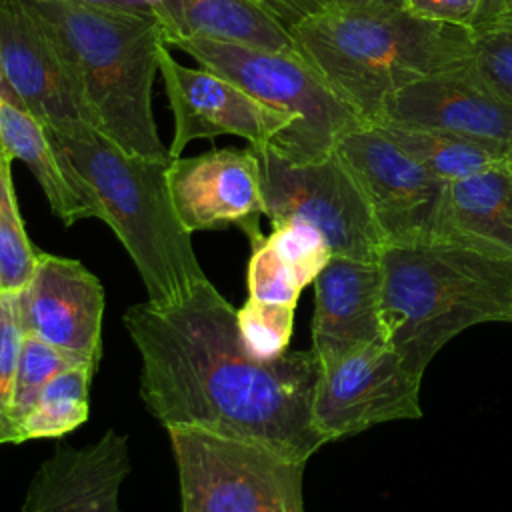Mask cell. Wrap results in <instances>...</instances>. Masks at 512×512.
I'll return each instance as SVG.
<instances>
[{
  "label": "cell",
  "mask_w": 512,
  "mask_h": 512,
  "mask_svg": "<svg viewBox=\"0 0 512 512\" xmlns=\"http://www.w3.org/2000/svg\"><path fill=\"white\" fill-rule=\"evenodd\" d=\"M124 326L142 360L140 398L164 428H200L304 464L326 444L314 422L312 348L252 354L238 310L208 278L172 304L130 306Z\"/></svg>",
  "instance_id": "obj_1"
},
{
  "label": "cell",
  "mask_w": 512,
  "mask_h": 512,
  "mask_svg": "<svg viewBox=\"0 0 512 512\" xmlns=\"http://www.w3.org/2000/svg\"><path fill=\"white\" fill-rule=\"evenodd\" d=\"M52 40L82 120L120 150L172 158L152 112L164 28L156 14L66 0H22Z\"/></svg>",
  "instance_id": "obj_2"
},
{
  "label": "cell",
  "mask_w": 512,
  "mask_h": 512,
  "mask_svg": "<svg viewBox=\"0 0 512 512\" xmlns=\"http://www.w3.org/2000/svg\"><path fill=\"white\" fill-rule=\"evenodd\" d=\"M296 52L362 120L400 88L472 58L474 30L428 22L402 0H372L292 26Z\"/></svg>",
  "instance_id": "obj_3"
},
{
  "label": "cell",
  "mask_w": 512,
  "mask_h": 512,
  "mask_svg": "<svg viewBox=\"0 0 512 512\" xmlns=\"http://www.w3.org/2000/svg\"><path fill=\"white\" fill-rule=\"evenodd\" d=\"M378 264L386 342L422 376L460 332L512 322V260L434 238L384 246Z\"/></svg>",
  "instance_id": "obj_4"
},
{
  "label": "cell",
  "mask_w": 512,
  "mask_h": 512,
  "mask_svg": "<svg viewBox=\"0 0 512 512\" xmlns=\"http://www.w3.org/2000/svg\"><path fill=\"white\" fill-rule=\"evenodd\" d=\"M48 132L58 154L90 186L100 220L114 230L130 254L150 304H172L206 280L192 248V234L172 204L168 188L172 158L132 156L88 124Z\"/></svg>",
  "instance_id": "obj_5"
},
{
  "label": "cell",
  "mask_w": 512,
  "mask_h": 512,
  "mask_svg": "<svg viewBox=\"0 0 512 512\" xmlns=\"http://www.w3.org/2000/svg\"><path fill=\"white\" fill-rule=\"evenodd\" d=\"M170 46L288 116L290 130L268 146L286 162L302 164L332 154L340 136L362 122L296 50H264L212 38H178Z\"/></svg>",
  "instance_id": "obj_6"
},
{
  "label": "cell",
  "mask_w": 512,
  "mask_h": 512,
  "mask_svg": "<svg viewBox=\"0 0 512 512\" xmlns=\"http://www.w3.org/2000/svg\"><path fill=\"white\" fill-rule=\"evenodd\" d=\"M182 512H304V462L200 428H166Z\"/></svg>",
  "instance_id": "obj_7"
},
{
  "label": "cell",
  "mask_w": 512,
  "mask_h": 512,
  "mask_svg": "<svg viewBox=\"0 0 512 512\" xmlns=\"http://www.w3.org/2000/svg\"><path fill=\"white\" fill-rule=\"evenodd\" d=\"M260 160L264 216L272 226L300 222L314 228L332 256L378 262L384 250L370 204L340 154L292 164L268 148Z\"/></svg>",
  "instance_id": "obj_8"
},
{
  "label": "cell",
  "mask_w": 512,
  "mask_h": 512,
  "mask_svg": "<svg viewBox=\"0 0 512 512\" xmlns=\"http://www.w3.org/2000/svg\"><path fill=\"white\" fill-rule=\"evenodd\" d=\"M336 152L358 180L384 246L436 238L448 182L404 154L370 122L344 132Z\"/></svg>",
  "instance_id": "obj_9"
},
{
  "label": "cell",
  "mask_w": 512,
  "mask_h": 512,
  "mask_svg": "<svg viewBox=\"0 0 512 512\" xmlns=\"http://www.w3.org/2000/svg\"><path fill=\"white\" fill-rule=\"evenodd\" d=\"M422 374L388 344H366L320 362L314 422L326 442L376 424L414 420L420 410Z\"/></svg>",
  "instance_id": "obj_10"
},
{
  "label": "cell",
  "mask_w": 512,
  "mask_h": 512,
  "mask_svg": "<svg viewBox=\"0 0 512 512\" xmlns=\"http://www.w3.org/2000/svg\"><path fill=\"white\" fill-rule=\"evenodd\" d=\"M158 72L174 114L172 158L196 140L240 136L252 148H268L292 126V120L258 102L244 88L208 68H188L176 62L166 44L158 50Z\"/></svg>",
  "instance_id": "obj_11"
},
{
  "label": "cell",
  "mask_w": 512,
  "mask_h": 512,
  "mask_svg": "<svg viewBox=\"0 0 512 512\" xmlns=\"http://www.w3.org/2000/svg\"><path fill=\"white\" fill-rule=\"evenodd\" d=\"M168 188L174 210L190 234L238 226L250 246L264 238L260 230V216H264L260 160L250 144L172 158Z\"/></svg>",
  "instance_id": "obj_12"
},
{
  "label": "cell",
  "mask_w": 512,
  "mask_h": 512,
  "mask_svg": "<svg viewBox=\"0 0 512 512\" xmlns=\"http://www.w3.org/2000/svg\"><path fill=\"white\" fill-rule=\"evenodd\" d=\"M104 288L78 260L38 252L28 284L18 292L20 322L76 362L98 368L102 358Z\"/></svg>",
  "instance_id": "obj_13"
},
{
  "label": "cell",
  "mask_w": 512,
  "mask_h": 512,
  "mask_svg": "<svg viewBox=\"0 0 512 512\" xmlns=\"http://www.w3.org/2000/svg\"><path fill=\"white\" fill-rule=\"evenodd\" d=\"M374 122L440 128L506 150L512 140V102L482 76L470 58L396 90Z\"/></svg>",
  "instance_id": "obj_14"
},
{
  "label": "cell",
  "mask_w": 512,
  "mask_h": 512,
  "mask_svg": "<svg viewBox=\"0 0 512 512\" xmlns=\"http://www.w3.org/2000/svg\"><path fill=\"white\" fill-rule=\"evenodd\" d=\"M0 64L22 108L46 130L86 124L52 40L22 0H0Z\"/></svg>",
  "instance_id": "obj_15"
},
{
  "label": "cell",
  "mask_w": 512,
  "mask_h": 512,
  "mask_svg": "<svg viewBox=\"0 0 512 512\" xmlns=\"http://www.w3.org/2000/svg\"><path fill=\"white\" fill-rule=\"evenodd\" d=\"M128 472V438L116 430L82 448L58 444L36 470L22 512H120Z\"/></svg>",
  "instance_id": "obj_16"
},
{
  "label": "cell",
  "mask_w": 512,
  "mask_h": 512,
  "mask_svg": "<svg viewBox=\"0 0 512 512\" xmlns=\"http://www.w3.org/2000/svg\"><path fill=\"white\" fill-rule=\"evenodd\" d=\"M312 352L320 362L386 342L380 264L330 256L314 278Z\"/></svg>",
  "instance_id": "obj_17"
},
{
  "label": "cell",
  "mask_w": 512,
  "mask_h": 512,
  "mask_svg": "<svg viewBox=\"0 0 512 512\" xmlns=\"http://www.w3.org/2000/svg\"><path fill=\"white\" fill-rule=\"evenodd\" d=\"M436 238L512 260V168L504 158L448 182Z\"/></svg>",
  "instance_id": "obj_18"
},
{
  "label": "cell",
  "mask_w": 512,
  "mask_h": 512,
  "mask_svg": "<svg viewBox=\"0 0 512 512\" xmlns=\"http://www.w3.org/2000/svg\"><path fill=\"white\" fill-rule=\"evenodd\" d=\"M164 28V44L212 38L264 50H296L290 32L260 0H148Z\"/></svg>",
  "instance_id": "obj_19"
},
{
  "label": "cell",
  "mask_w": 512,
  "mask_h": 512,
  "mask_svg": "<svg viewBox=\"0 0 512 512\" xmlns=\"http://www.w3.org/2000/svg\"><path fill=\"white\" fill-rule=\"evenodd\" d=\"M0 142L4 150L24 162L38 180L52 212L64 226L82 218H100L90 186L58 154L50 132L26 110L0 96Z\"/></svg>",
  "instance_id": "obj_20"
},
{
  "label": "cell",
  "mask_w": 512,
  "mask_h": 512,
  "mask_svg": "<svg viewBox=\"0 0 512 512\" xmlns=\"http://www.w3.org/2000/svg\"><path fill=\"white\" fill-rule=\"evenodd\" d=\"M378 126L404 154L444 182L470 176L504 158V148L456 132L394 122Z\"/></svg>",
  "instance_id": "obj_21"
},
{
  "label": "cell",
  "mask_w": 512,
  "mask_h": 512,
  "mask_svg": "<svg viewBox=\"0 0 512 512\" xmlns=\"http://www.w3.org/2000/svg\"><path fill=\"white\" fill-rule=\"evenodd\" d=\"M96 368L76 362L56 374L22 420L16 444L40 438H62L90 416V382Z\"/></svg>",
  "instance_id": "obj_22"
},
{
  "label": "cell",
  "mask_w": 512,
  "mask_h": 512,
  "mask_svg": "<svg viewBox=\"0 0 512 512\" xmlns=\"http://www.w3.org/2000/svg\"><path fill=\"white\" fill-rule=\"evenodd\" d=\"M70 364H76V360L40 336L24 332L10 402L0 424V444H16L18 428L40 398L46 384Z\"/></svg>",
  "instance_id": "obj_23"
},
{
  "label": "cell",
  "mask_w": 512,
  "mask_h": 512,
  "mask_svg": "<svg viewBox=\"0 0 512 512\" xmlns=\"http://www.w3.org/2000/svg\"><path fill=\"white\" fill-rule=\"evenodd\" d=\"M12 156L0 154V292H20L36 266L34 250L12 184Z\"/></svg>",
  "instance_id": "obj_24"
},
{
  "label": "cell",
  "mask_w": 512,
  "mask_h": 512,
  "mask_svg": "<svg viewBox=\"0 0 512 512\" xmlns=\"http://www.w3.org/2000/svg\"><path fill=\"white\" fill-rule=\"evenodd\" d=\"M306 284L268 236L252 246L248 262V298L268 304L296 306Z\"/></svg>",
  "instance_id": "obj_25"
},
{
  "label": "cell",
  "mask_w": 512,
  "mask_h": 512,
  "mask_svg": "<svg viewBox=\"0 0 512 512\" xmlns=\"http://www.w3.org/2000/svg\"><path fill=\"white\" fill-rule=\"evenodd\" d=\"M296 306L246 300L238 310V326L252 354L276 358L288 350Z\"/></svg>",
  "instance_id": "obj_26"
},
{
  "label": "cell",
  "mask_w": 512,
  "mask_h": 512,
  "mask_svg": "<svg viewBox=\"0 0 512 512\" xmlns=\"http://www.w3.org/2000/svg\"><path fill=\"white\" fill-rule=\"evenodd\" d=\"M268 238L288 260V264L298 272L304 284L314 282L318 272L332 256L324 238L314 228L300 222L272 226Z\"/></svg>",
  "instance_id": "obj_27"
},
{
  "label": "cell",
  "mask_w": 512,
  "mask_h": 512,
  "mask_svg": "<svg viewBox=\"0 0 512 512\" xmlns=\"http://www.w3.org/2000/svg\"><path fill=\"white\" fill-rule=\"evenodd\" d=\"M472 62L482 76L512 102V32L500 28L474 30Z\"/></svg>",
  "instance_id": "obj_28"
},
{
  "label": "cell",
  "mask_w": 512,
  "mask_h": 512,
  "mask_svg": "<svg viewBox=\"0 0 512 512\" xmlns=\"http://www.w3.org/2000/svg\"><path fill=\"white\" fill-rule=\"evenodd\" d=\"M22 336L18 292H0V424L10 402Z\"/></svg>",
  "instance_id": "obj_29"
},
{
  "label": "cell",
  "mask_w": 512,
  "mask_h": 512,
  "mask_svg": "<svg viewBox=\"0 0 512 512\" xmlns=\"http://www.w3.org/2000/svg\"><path fill=\"white\" fill-rule=\"evenodd\" d=\"M486 0H402L406 12L416 18L474 30L484 14Z\"/></svg>",
  "instance_id": "obj_30"
},
{
  "label": "cell",
  "mask_w": 512,
  "mask_h": 512,
  "mask_svg": "<svg viewBox=\"0 0 512 512\" xmlns=\"http://www.w3.org/2000/svg\"><path fill=\"white\" fill-rule=\"evenodd\" d=\"M260 2L276 16V20L286 30H290L292 26H296L306 18L356 6V4H364V2H372V0H260Z\"/></svg>",
  "instance_id": "obj_31"
},
{
  "label": "cell",
  "mask_w": 512,
  "mask_h": 512,
  "mask_svg": "<svg viewBox=\"0 0 512 512\" xmlns=\"http://www.w3.org/2000/svg\"><path fill=\"white\" fill-rule=\"evenodd\" d=\"M66 2L100 6V8H114V10H130V12H140V14H154L148 0H66Z\"/></svg>",
  "instance_id": "obj_32"
},
{
  "label": "cell",
  "mask_w": 512,
  "mask_h": 512,
  "mask_svg": "<svg viewBox=\"0 0 512 512\" xmlns=\"http://www.w3.org/2000/svg\"><path fill=\"white\" fill-rule=\"evenodd\" d=\"M480 28H500V30H508V32H512V8L502 10L500 14H496L494 18H490L488 22L480 24V26H478V28H474V30H480Z\"/></svg>",
  "instance_id": "obj_33"
},
{
  "label": "cell",
  "mask_w": 512,
  "mask_h": 512,
  "mask_svg": "<svg viewBox=\"0 0 512 512\" xmlns=\"http://www.w3.org/2000/svg\"><path fill=\"white\" fill-rule=\"evenodd\" d=\"M508 8H512V0H490L488 2V8H486V14H484V18L480 20V24H484V22H488L490 18H494L496 14H500L502 10H508ZM478 24V26H480ZM476 26V28H478Z\"/></svg>",
  "instance_id": "obj_34"
},
{
  "label": "cell",
  "mask_w": 512,
  "mask_h": 512,
  "mask_svg": "<svg viewBox=\"0 0 512 512\" xmlns=\"http://www.w3.org/2000/svg\"><path fill=\"white\" fill-rule=\"evenodd\" d=\"M0 96L4 98V100H8V102H12L14 106H18V108H22V104H20V100H18V96L14 94V90L10 88V84H8V80H6V76H4V72H2V64H0ZM24 110V108H22Z\"/></svg>",
  "instance_id": "obj_35"
},
{
  "label": "cell",
  "mask_w": 512,
  "mask_h": 512,
  "mask_svg": "<svg viewBox=\"0 0 512 512\" xmlns=\"http://www.w3.org/2000/svg\"><path fill=\"white\" fill-rule=\"evenodd\" d=\"M504 160L508 162V166L512 168V140L506 144V150H504Z\"/></svg>",
  "instance_id": "obj_36"
},
{
  "label": "cell",
  "mask_w": 512,
  "mask_h": 512,
  "mask_svg": "<svg viewBox=\"0 0 512 512\" xmlns=\"http://www.w3.org/2000/svg\"><path fill=\"white\" fill-rule=\"evenodd\" d=\"M488 2H490V0H486V2H484V14H486V8H488ZM484 14H482V18H484ZM478 24H480V22H478Z\"/></svg>",
  "instance_id": "obj_37"
},
{
  "label": "cell",
  "mask_w": 512,
  "mask_h": 512,
  "mask_svg": "<svg viewBox=\"0 0 512 512\" xmlns=\"http://www.w3.org/2000/svg\"><path fill=\"white\" fill-rule=\"evenodd\" d=\"M0 154H8V152L4 150V146H2V142H0Z\"/></svg>",
  "instance_id": "obj_38"
}]
</instances>
